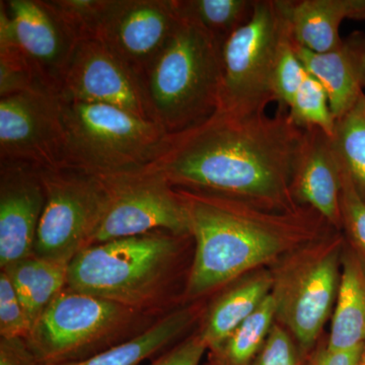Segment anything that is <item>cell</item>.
Wrapping results in <instances>:
<instances>
[{"label": "cell", "mask_w": 365, "mask_h": 365, "mask_svg": "<svg viewBox=\"0 0 365 365\" xmlns=\"http://www.w3.org/2000/svg\"><path fill=\"white\" fill-rule=\"evenodd\" d=\"M306 130L289 113L216 111L186 130L168 134L150 170L174 188L246 201L273 212L299 210L292 181Z\"/></svg>", "instance_id": "cell-1"}, {"label": "cell", "mask_w": 365, "mask_h": 365, "mask_svg": "<svg viewBox=\"0 0 365 365\" xmlns=\"http://www.w3.org/2000/svg\"><path fill=\"white\" fill-rule=\"evenodd\" d=\"M176 190L194 240L185 304L199 302L314 239L327 222L311 207L273 212L239 199Z\"/></svg>", "instance_id": "cell-2"}, {"label": "cell", "mask_w": 365, "mask_h": 365, "mask_svg": "<svg viewBox=\"0 0 365 365\" xmlns=\"http://www.w3.org/2000/svg\"><path fill=\"white\" fill-rule=\"evenodd\" d=\"M191 234L155 230L93 245L69 263L66 287L162 318L185 306Z\"/></svg>", "instance_id": "cell-3"}, {"label": "cell", "mask_w": 365, "mask_h": 365, "mask_svg": "<svg viewBox=\"0 0 365 365\" xmlns=\"http://www.w3.org/2000/svg\"><path fill=\"white\" fill-rule=\"evenodd\" d=\"M222 45L202 26L181 16L144 74L151 116L168 134L186 130L217 111Z\"/></svg>", "instance_id": "cell-4"}, {"label": "cell", "mask_w": 365, "mask_h": 365, "mask_svg": "<svg viewBox=\"0 0 365 365\" xmlns=\"http://www.w3.org/2000/svg\"><path fill=\"white\" fill-rule=\"evenodd\" d=\"M160 319L66 287L26 341L39 365L74 364L133 339Z\"/></svg>", "instance_id": "cell-5"}, {"label": "cell", "mask_w": 365, "mask_h": 365, "mask_svg": "<svg viewBox=\"0 0 365 365\" xmlns=\"http://www.w3.org/2000/svg\"><path fill=\"white\" fill-rule=\"evenodd\" d=\"M63 116L64 169L91 176L150 165L168 135L155 122L111 106L64 101Z\"/></svg>", "instance_id": "cell-6"}, {"label": "cell", "mask_w": 365, "mask_h": 365, "mask_svg": "<svg viewBox=\"0 0 365 365\" xmlns=\"http://www.w3.org/2000/svg\"><path fill=\"white\" fill-rule=\"evenodd\" d=\"M289 35L279 0H256L251 19L222 43L217 111L257 114L276 102L274 68Z\"/></svg>", "instance_id": "cell-7"}, {"label": "cell", "mask_w": 365, "mask_h": 365, "mask_svg": "<svg viewBox=\"0 0 365 365\" xmlns=\"http://www.w3.org/2000/svg\"><path fill=\"white\" fill-rule=\"evenodd\" d=\"M96 177L103 203L91 246L155 230L190 234L181 196L162 175L143 167Z\"/></svg>", "instance_id": "cell-8"}, {"label": "cell", "mask_w": 365, "mask_h": 365, "mask_svg": "<svg viewBox=\"0 0 365 365\" xmlns=\"http://www.w3.org/2000/svg\"><path fill=\"white\" fill-rule=\"evenodd\" d=\"M339 235L317 244L292 265L274 276L276 318L282 322L306 352L313 347L337 299L342 267Z\"/></svg>", "instance_id": "cell-9"}, {"label": "cell", "mask_w": 365, "mask_h": 365, "mask_svg": "<svg viewBox=\"0 0 365 365\" xmlns=\"http://www.w3.org/2000/svg\"><path fill=\"white\" fill-rule=\"evenodd\" d=\"M45 205L34 255L71 262L91 245L102 210L103 192L98 177L62 169L42 170Z\"/></svg>", "instance_id": "cell-10"}, {"label": "cell", "mask_w": 365, "mask_h": 365, "mask_svg": "<svg viewBox=\"0 0 365 365\" xmlns=\"http://www.w3.org/2000/svg\"><path fill=\"white\" fill-rule=\"evenodd\" d=\"M64 101L38 86L0 98V163L64 169Z\"/></svg>", "instance_id": "cell-11"}, {"label": "cell", "mask_w": 365, "mask_h": 365, "mask_svg": "<svg viewBox=\"0 0 365 365\" xmlns=\"http://www.w3.org/2000/svg\"><path fill=\"white\" fill-rule=\"evenodd\" d=\"M60 96L64 101L111 106L153 121L143 78L100 40L78 42Z\"/></svg>", "instance_id": "cell-12"}, {"label": "cell", "mask_w": 365, "mask_h": 365, "mask_svg": "<svg viewBox=\"0 0 365 365\" xmlns=\"http://www.w3.org/2000/svg\"><path fill=\"white\" fill-rule=\"evenodd\" d=\"M180 21L177 0H113L98 40L143 78Z\"/></svg>", "instance_id": "cell-13"}, {"label": "cell", "mask_w": 365, "mask_h": 365, "mask_svg": "<svg viewBox=\"0 0 365 365\" xmlns=\"http://www.w3.org/2000/svg\"><path fill=\"white\" fill-rule=\"evenodd\" d=\"M0 6L39 85L60 95L78 44L76 36L47 0H1Z\"/></svg>", "instance_id": "cell-14"}, {"label": "cell", "mask_w": 365, "mask_h": 365, "mask_svg": "<svg viewBox=\"0 0 365 365\" xmlns=\"http://www.w3.org/2000/svg\"><path fill=\"white\" fill-rule=\"evenodd\" d=\"M45 205L42 170L0 163V269L33 256Z\"/></svg>", "instance_id": "cell-15"}, {"label": "cell", "mask_w": 365, "mask_h": 365, "mask_svg": "<svg viewBox=\"0 0 365 365\" xmlns=\"http://www.w3.org/2000/svg\"><path fill=\"white\" fill-rule=\"evenodd\" d=\"M292 195L297 203L307 204L333 227H342L339 160L332 137L319 128L306 129L292 181Z\"/></svg>", "instance_id": "cell-16"}, {"label": "cell", "mask_w": 365, "mask_h": 365, "mask_svg": "<svg viewBox=\"0 0 365 365\" xmlns=\"http://www.w3.org/2000/svg\"><path fill=\"white\" fill-rule=\"evenodd\" d=\"M294 49L307 73L325 88L336 120L364 95L365 33L350 34L332 51L314 53L297 45Z\"/></svg>", "instance_id": "cell-17"}, {"label": "cell", "mask_w": 365, "mask_h": 365, "mask_svg": "<svg viewBox=\"0 0 365 365\" xmlns=\"http://www.w3.org/2000/svg\"><path fill=\"white\" fill-rule=\"evenodd\" d=\"M294 45L314 53L332 51L342 42L346 19L365 21V0H279Z\"/></svg>", "instance_id": "cell-18"}, {"label": "cell", "mask_w": 365, "mask_h": 365, "mask_svg": "<svg viewBox=\"0 0 365 365\" xmlns=\"http://www.w3.org/2000/svg\"><path fill=\"white\" fill-rule=\"evenodd\" d=\"M274 275L266 269H257L232 281L206 307L200 319L201 335L208 351H215L228 336L254 313L272 292Z\"/></svg>", "instance_id": "cell-19"}, {"label": "cell", "mask_w": 365, "mask_h": 365, "mask_svg": "<svg viewBox=\"0 0 365 365\" xmlns=\"http://www.w3.org/2000/svg\"><path fill=\"white\" fill-rule=\"evenodd\" d=\"M197 302L185 304L155 322L150 329L111 349L74 364L64 365H140L153 360L190 335L205 309Z\"/></svg>", "instance_id": "cell-20"}, {"label": "cell", "mask_w": 365, "mask_h": 365, "mask_svg": "<svg viewBox=\"0 0 365 365\" xmlns=\"http://www.w3.org/2000/svg\"><path fill=\"white\" fill-rule=\"evenodd\" d=\"M346 248L327 345L332 351L353 349L365 343V269L351 247Z\"/></svg>", "instance_id": "cell-21"}, {"label": "cell", "mask_w": 365, "mask_h": 365, "mask_svg": "<svg viewBox=\"0 0 365 365\" xmlns=\"http://www.w3.org/2000/svg\"><path fill=\"white\" fill-rule=\"evenodd\" d=\"M69 263L33 255L1 270L9 275L32 325L66 287Z\"/></svg>", "instance_id": "cell-22"}, {"label": "cell", "mask_w": 365, "mask_h": 365, "mask_svg": "<svg viewBox=\"0 0 365 365\" xmlns=\"http://www.w3.org/2000/svg\"><path fill=\"white\" fill-rule=\"evenodd\" d=\"M277 313L275 297L271 294L258 309L228 336L215 355L223 365H252L267 339Z\"/></svg>", "instance_id": "cell-23"}, {"label": "cell", "mask_w": 365, "mask_h": 365, "mask_svg": "<svg viewBox=\"0 0 365 365\" xmlns=\"http://www.w3.org/2000/svg\"><path fill=\"white\" fill-rule=\"evenodd\" d=\"M256 0H177L182 18L195 21L220 42L247 23Z\"/></svg>", "instance_id": "cell-24"}, {"label": "cell", "mask_w": 365, "mask_h": 365, "mask_svg": "<svg viewBox=\"0 0 365 365\" xmlns=\"http://www.w3.org/2000/svg\"><path fill=\"white\" fill-rule=\"evenodd\" d=\"M334 150L365 200V93L336 120Z\"/></svg>", "instance_id": "cell-25"}, {"label": "cell", "mask_w": 365, "mask_h": 365, "mask_svg": "<svg viewBox=\"0 0 365 365\" xmlns=\"http://www.w3.org/2000/svg\"><path fill=\"white\" fill-rule=\"evenodd\" d=\"M38 86L37 76L16 44L6 11L0 6V98Z\"/></svg>", "instance_id": "cell-26"}, {"label": "cell", "mask_w": 365, "mask_h": 365, "mask_svg": "<svg viewBox=\"0 0 365 365\" xmlns=\"http://www.w3.org/2000/svg\"><path fill=\"white\" fill-rule=\"evenodd\" d=\"M288 113L300 128H319L327 135L333 137L336 119L331 111L328 95L318 79L311 74L307 73Z\"/></svg>", "instance_id": "cell-27"}, {"label": "cell", "mask_w": 365, "mask_h": 365, "mask_svg": "<svg viewBox=\"0 0 365 365\" xmlns=\"http://www.w3.org/2000/svg\"><path fill=\"white\" fill-rule=\"evenodd\" d=\"M78 42L98 40L113 0H47Z\"/></svg>", "instance_id": "cell-28"}, {"label": "cell", "mask_w": 365, "mask_h": 365, "mask_svg": "<svg viewBox=\"0 0 365 365\" xmlns=\"http://www.w3.org/2000/svg\"><path fill=\"white\" fill-rule=\"evenodd\" d=\"M339 163L342 227H344L346 235L349 239V246L357 255L365 269V200L357 191L340 160Z\"/></svg>", "instance_id": "cell-29"}, {"label": "cell", "mask_w": 365, "mask_h": 365, "mask_svg": "<svg viewBox=\"0 0 365 365\" xmlns=\"http://www.w3.org/2000/svg\"><path fill=\"white\" fill-rule=\"evenodd\" d=\"M307 76V69L297 56L289 35L281 47L273 72L272 88L278 109L288 112Z\"/></svg>", "instance_id": "cell-30"}, {"label": "cell", "mask_w": 365, "mask_h": 365, "mask_svg": "<svg viewBox=\"0 0 365 365\" xmlns=\"http://www.w3.org/2000/svg\"><path fill=\"white\" fill-rule=\"evenodd\" d=\"M32 326L9 275L0 271V338L26 339Z\"/></svg>", "instance_id": "cell-31"}, {"label": "cell", "mask_w": 365, "mask_h": 365, "mask_svg": "<svg viewBox=\"0 0 365 365\" xmlns=\"http://www.w3.org/2000/svg\"><path fill=\"white\" fill-rule=\"evenodd\" d=\"M252 365H299V350L289 334L274 324Z\"/></svg>", "instance_id": "cell-32"}, {"label": "cell", "mask_w": 365, "mask_h": 365, "mask_svg": "<svg viewBox=\"0 0 365 365\" xmlns=\"http://www.w3.org/2000/svg\"><path fill=\"white\" fill-rule=\"evenodd\" d=\"M206 351L208 346L198 329L148 365H199Z\"/></svg>", "instance_id": "cell-33"}, {"label": "cell", "mask_w": 365, "mask_h": 365, "mask_svg": "<svg viewBox=\"0 0 365 365\" xmlns=\"http://www.w3.org/2000/svg\"><path fill=\"white\" fill-rule=\"evenodd\" d=\"M0 365H39L24 338H0Z\"/></svg>", "instance_id": "cell-34"}, {"label": "cell", "mask_w": 365, "mask_h": 365, "mask_svg": "<svg viewBox=\"0 0 365 365\" xmlns=\"http://www.w3.org/2000/svg\"><path fill=\"white\" fill-rule=\"evenodd\" d=\"M364 345L343 351H332L326 346L316 353L309 365H357Z\"/></svg>", "instance_id": "cell-35"}, {"label": "cell", "mask_w": 365, "mask_h": 365, "mask_svg": "<svg viewBox=\"0 0 365 365\" xmlns=\"http://www.w3.org/2000/svg\"><path fill=\"white\" fill-rule=\"evenodd\" d=\"M204 365H223L222 362L220 361L215 355L211 354V353H208V359L206 361V364Z\"/></svg>", "instance_id": "cell-36"}, {"label": "cell", "mask_w": 365, "mask_h": 365, "mask_svg": "<svg viewBox=\"0 0 365 365\" xmlns=\"http://www.w3.org/2000/svg\"><path fill=\"white\" fill-rule=\"evenodd\" d=\"M357 365H365V343L364 345V349H362L361 355H360L359 364Z\"/></svg>", "instance_id": "cell-37"}]
</instances>
